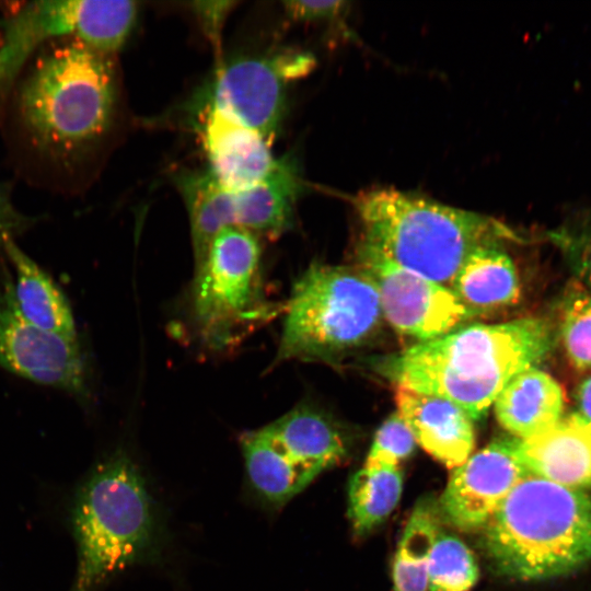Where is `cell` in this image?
<instances>
[{
	"label": "cell",
	"instance_id": "cell-26",
	"mask_svg": "<svg viewBox=\"0 0 591 591\" xmlns=\"http://www.w3.org/2000/svg\"><path fill=\"white\" fill-rule=\"evenodd\" d=\"M559 337L576 369L591 368V292L580 285L561 304Z\"/></svg>",
	"mask_w": 591,
	"mask_h": 591
},
{
	"label": "cell",
	"instance_id": "cell-25",
	"mask_svg": "<svg viewBox=\"0 0 591 591\" xmlns=\"http://www.w3.org/2000/svg\"><path fill=\"white\" fill-rule=\"evenodd\" d=\"M478 576L472 551L457 536L440 529L429 559L428 591H470Z\"/></svg>",
	"mask_w": 591,
	"mask_h": 591
},
{
	"label": "cell",
	"instance_id": "cell-7",
	"mask_svg": "<svg viewBox=\"0 0 591 591\" xmlns=\"http://www.w3.org/2000/svg\"><path fill=\"white\" fill-rule=\"evenodd\" d=\"M262 258L257 235L229 227L195 264L187 315L204 348L215 352L232 349L283 311L267 294Z\"/></svg>",
	"mask_w": 591,
	"mask_h": 591
},
{
	"label": "cell",
	"instance_id": "cell-12",
	"mask_svg": "<svg viewBox=\"0 0 591 591\" xmlns=\"http://www.w3.org/2000/svg\"><path fill=\"white\" fill-rule=\"evenodd\" d=\"M525 475L517 438L491 441L452 470L437 500L441 522L462 532L482 531Z\"/></svg>",
	"mask_w": 591,
	"mask_h": 591
},
{
	"label": "cell",
	"instance_id": "cell-11",
	"mask_svg": "<svg viewBox=\"0 0 591 591\" xmlns=\"http://www.w3.org/2000/svg\"><path fill=\"white\" fill-rule=\"evenodd\" d=\"M358 260L375 285L383 317L397 333L425 343L472 317L448 287L359 247Z\"/></svg>",
	"mask_w": 591,
	"mask_h": 591
},
{
	"label": "cell",
	"instance_id": "cell-15",
	"mask_svg": "<svg viewBox=\"0 0 591 591\" xmlns=\"http://www.w3.org/2000/svg\"><path fill=\"white\" fill-rule=\"evenodd\" d=\"M517 453L526 474L573 489L591 487V428L575 413L517 439Z\"/></svg>",
	"mask_w": 591,
	"mask_h": 591
},
{
	"label": "cell",
	"instance_id": "cell-23",
	"mask_svg": "<svg viewBox=\"0 0 591 591\" xmlns=\"http://www.w3.org/2000/svg\"><path fill=\"white\" fill-rule=\"evenodd\" d=\"M440 523L437 500L430 496L419 499L405 524L394 555V591H428L429 559L441 529Z\"/></svg>",
	"mask_w": 591,
	"mask_h": 591
},
{
	"label": "cell",
	"instance_id": "cell-6",
	"mask_svg": "<svg viewBox=\"0 0 591 591\" xmlns=\"http://www.w3.org/2000/svg\"><path fill=\"white\" fill-rule=\"evenodd\" d=\"M283 311L273 367L290 360L334 362L370 341L384 318L364 270L320 263L296 281Z\"/></svg>",
	"mask_w": 591,
	"mask_h": 591
},
{
	"label": "cell",
	"instance_id": "cell-28",
	"mask_svg": "<svg viewBox=\"0 0 591 591\" xmlns=\"http://www.w3.org/2000/svg\"><path fill=\"white\" fill-rule=\"evenodd\" d=\"M549 237L567 257L579 285L591 292V212L571 220Z\"/></svg>",
	"mask_w": 591,
	"mask_h": 591
},
{
	"label": "cell",
	"instance_id": "cell-1",
	"mask_svg": "<svg viewBox=\"0 0 591 591\" xmlns=\"http://www.w3.org/2000/svg\"><path fill=\"white\" fill-rule=\"evenodd\" d=\"M557 341L540 317L459 327L375 362V370L399 386L433 394L480 420L519 373L537 368Z\"/></svg>",
	"mask_w": 591,
	"mask_h": 591
},
{
	"label": "cell",
	"instance_id": "cell-3",
	"mask_svg": "<svg viewBox=\"0 0 591 591\" xmlns=\"http://www.w3.org/2000/svg\"><path fill=\"white\" fill-rule=\"evenodd\" d=\"M482 532L498 575L523 581L564 576L591 561V496L526 474Z\"/></svg>",
	"mask_w": 591,
	"mask_h": 591
},
{
	"label": "cell",
	"instance_id": "cell-22",
	"mask_svg": "<svg viewBox=\"0 0 591 591\" xmlns=\"http://www.w3.org/2000/svg\"><path fill=\"white\" fill-rule=\"evenodd\" d=\"M176 186L188 211L196 264L221 230L235 227L233 193L222 188L208 171L179 174Z\"/></svg>",
	"mask_w": 591,
	"mask_h": 591
},
{
	"label": "cell",
	"instance_id": "cell-24",
	"mask_svg": "<svg viewBox=\"0 0 591 591\" xmlns=\"http://www.w3.org/2000/svg\"><path fill=\"white\" fill-rule=\"evenodd\" d=\"M403 491L399 467H362L349 480L348 517L358 536L380 525L395 509Z\"/></svg>",
	"mask_w": 591,
	"mask_h": 591
},
{
	"label": "cell",
	"instance_id": "cell-17",
	"mask_svg": "<svg viewBox=\"0 0 591 591\" xmlns=\"http://www.w3.org/2000/svg\"><path fill=\"white\" fill-rule=\"evenodd\" d=\"M302 182L294 160H277L257 184L233 193L235 227L269 239L285 233L293 221L294 206Z\"/></svg>",
	"mask_w": 591,
	"mask_h": 591
},
{
	"label": "cell",
	"instance_id": "cell-2",
	"mask_svg": "<svg viewBox=\"0 0 591 591\" xmlns=\"http://www.w3.org/2000/svg\"><path fill=\"white\" fill-rule=\"evenodd\" d=\"M355 205L359 248L448 288L474 252L520 239L490 217L396 189L360 194Z\"/></svg>",
	"mask_w": 591,
	"mask_h": 591
},
{
	"label": "cell",
	"instance_id": "cell-13",
	"mask_svg": "<svg viewBox=\"0 0 591 591\" xmlns=\"http://www.w3.org/2000/svg\"><path fill=\"white\" fill-rule=\"evenodd\" d=\"M199 118L208 172L222 188L244 190L271 171L277 160L258 131L211 107L200 109Z\"/></svg>",
	"mask_w": 591,
	"mask_h": 591
},
{
	"label": "cell",
	"instance_id": "cell-18",
	"mask_svg": "<svg viewBox=\"0 0 591 591\" xmlns=\"http://www.w3.org/2000/svg\"><path fill=\"white\" fill-rule=\"evenodd\" d=\"M493 405L501 427L523 440L547 430L563 418L565 395L551 374L531 368L515 375Z\"/></svg>",
	"mask_w": 591,
	"mask_h": 591
},
{
	"label": "cell",
	"instance_id": "cell-27",
	"mask_svg": "<svg viewBox=\"0 0 591 591\" xmlns=\"http://www.w3.org/2000/svg\"><path fill=\"white\" fill-rule=\"evenodd\" d=\"M416 444L412 430L395 413L378 429L363 466L398 467L414 452Z\"/></svg>",
	"mask_w": 591,
	"mask_h": 591
},
{
	"label": "cell",
	"instance_id": "cell-31",
	"mask_svg": "<svg viewBox=\"0 0 591 591\" xmlns=\"http://www.w3.org/2000/svg\"><path fill=\"white\" fill-rule=\"evenodd\" d=\"M30 223L31 219L16 211L0 190V250H3L8 241L22 233Z\"/></svg>",
	"mask_w": 591,
	"mask_h": 591
},
{
	"label": "cell",
	"instance_id": "cell-14",
	"mask_svg": "<svg viewBox=\"0 0 591 591\" xmlns=\"http://www.w3.org/2000/svg\"><path fill=\"white\" fill-rule=\"evenodd\" d=\"M397 413L417 444L448 468H455L475 445L473 420L460 406L443 397L396 385Z\"/></svg>",
	"mask_w": 591,
	"mask_h": 591
},
{
	"label": "cell",
	"instance_id": "cell-8",
	"mask_svg": "<svg viewBox=\"0 0 591 591\" xmlns=\"http://www.w3.org/2000/svg\"><path fill=\"white\" fill-rule=\"evenodd\" d=\"M138 3L126 0H44L27 3L7 24L0 45V92L44 42L70 36L109 55L130 35Z\"/></svg>",
	"mask_w": 591,
	"mask_h": 591
},
{
	"label": "cell",
	"instance_id": "cell-10",
	"mask_svg": "<svg viewBox=\"0 0 591 591\" xmlns=\"http://www.w3.org/2000/svg\"><path fill=\"white\" fill-rule=\"evenodd\" d=\"M310 62L304 55L237 57L216 70L197 97L199 107L216 108L271 142L286 111V82Z\"/></svg>",
	"mask_w": 591,
	"mask_h": 591
},
{
	"label": "cell",
	"instance_id": "cell-16",
	"mask_svg": "<svg viewBox=\"0 0 591 591\" xmlns=\"http://www.w3.org/2000/svg\"><path fill=\"white\" fill-rule=\"evenodd\" d=\"M265 428L312 480L347 454L345 439L333 420L306 404L296 406Z\"/></svg>",
	"mask_w": 591,
	"mask_h": 591
},
{
	"label": "cell",
	"instance_id": "cell-30",
	"mask_svg": "<svg viewBox=\"0 0 591 591\" xmlns=\"http://www.w3.org/2000/svg\"><path fill=\"white\" fill-rule=\"evenodd\" d=\"M288 15L298 21L334 20L339 16L346 2L343 1H286Z\"/></svg>",
	"mask_w": 591,
	"mask_h": 591
},
{
	"label": "cell",
	"instance_id": "cell-32",
	"mask_svg": "<svg viewBox=\"0 0 591 591\" xmlns=\"http://www.w3.org/2000/svg\"><path fill=\"white\" fill-rule=\"evenodd\" d=\"M577 412L575 413L591 428V375L586 378L576 392Z\"/></svg>",
	"mask_w": 591,
	"mask_h": 591
},
{
	"label": "cell",
	"instance_id": "cell-21",
	"mask_svg": "<svg viewBox=\"0 0 591 591\" xmlns=\"http://www.w3.org/2000/svg\"><path fill=\"white\" fill-rule=\"evenodd\" d=\"M241 449L253 490L270 506L285 505L312 482L279 448L265 426L244 432Z\"/></svg>",
	"mask_w": 591,
	"mask_h": 591
},
{
	"label": "cell",
	"instance_id": "cell-5",
	"mask_svg": "<svg viewBox=\"0 0 591 591\" xmlns=\"http://www.w3.org/2000/svg\"><path fill=\"white\" fill-rule=\"evenodd\" d=\"M78 566L70 591H95L160 549L158 513L136 464L118 453L97 465L73 509Z\"/></svg>",
	"mask_w": 591,
	"mask_h": 591
},
{
	"label": "cell",
	"instance_id": "cell-4",
	"mask_svg": "<svg viewBox=\"0 0 591 591\" xmlns=\"http://www.w3.org/2000/svg\"><path fill=\"white\" fill-rule=\"evenodd\" d=\"M116 82L108 55L78 39L40 56L19 96V117L32 146L70 162L108 129Z\"/></svg>",
	"mask_w": 591,
	"mask_h": 591
},
{
	"label": "cell",
	"instance_id": "cell-19",
	"mask_svg": "<svg viewBox=\"0 0 591 591\" xmlns=\"http://www.w3.org/2000/svg\"><path fill=\"white\" fill-rule=\"evenodd\" d=\"M14 271L13 299L21 315L33 325L66 337H78L70 303L55 280L14 242L2 250Z\"/></svg>",
	"mask_w": 591,
	"mask_h": 591
},
{
	"label": "cell",
	"instance_id": "cell-29",
	"mask_svg": "<svg viewBox=\"0 0 591 591\" xmlns=\"http://www.w3.org/2000/svg\"><path fill=\"white\" fill-rule=\"evenodd\" d=\"M235 1H207L190 3L200 26L216 50L220 47L221 31Z\"/></svg>",
	"mask_w": 591,
	"mask_h": 591
},
{
	"label": "cell",
	"instance_id": "cell-9",
	"mask_svg": "<svg viewBox=\"0 0 591 591\" xmlns=\"http://www.w3.org/2000/svg\"><path fill=\"white\" fill-rule=\"evenodd\" d=\"M0 368L86 403L89 368L79 337L40 329L26 321L13 299V279L0 271Z\"/></svg>",
	"mask_w": 591,
	"mask_h": 591
},
{
	"label": "cell",
	"instance_id": "cell-20",
	"mask_svg": "<svg viewBox=\"0 0 591 591\" xmlns=\"http://www.w3.org/2000/svg\"><path fill=\"white\" fill-rule=\"evenodd\" d=\"M449 289L472 316L513 305L521 294L517 268L502 244L474 252Z\"/></svg>",
	"mask_w": 591,
	"mask_h": 591
}]
</instances>
